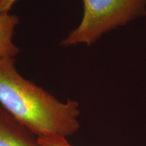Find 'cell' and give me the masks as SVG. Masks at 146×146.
Instances as JSON below:
<instances>
[{"mask_svg":"<svg viewBox=\"0 0 146 146\" xmlns=\"http://www.w3.org/2000/svg\"><path fill=\"white\" fill-rule=\"evenodd\" d=\"M79 25L61 42L62 46L90 45L109 31L145 14L146 0H83Z\"/></svg>","mask_w":146,"mask_h":146,"instance_id":"obj_2","label":"cell"},{"mask_svg":"<svg viewBox=\"0 0 146 146\" xmlns=\"http://www.w3.org/2000/svg\"><path fill=\"white\" fill-rule=\"evenodd\" d=\"M20 20L9 13L0 14V59L14 58L19 53L12 37Z\"/></svg>","mask_w":146,"mask_h":146,"instance_id":"obj_4","label":"cell"},{"mask_svg":"<svg viewBox=\"0 0 146 146\" xmlns=\"http://www.w3.org/2000/svg\"><path fill=\"white\" fill-rule=\"evenodd\" d=\"M0 105L39 139H67L80 128L78 102H62L23 77L13 58L0 59Z\"/></svg>","mask_w":146,"mask_h":146,"instance_id":"obj_1","label":"cell"},{"mask_svg":"<svg viewBox=\"0 0 146 146\" xmlns=\"http://www.w3.org/2000/svg\"><path fill=\"white\" fill-rule=\"evenodd\" d=\"M39 140L43 146H73L69 143L67 139L45 138L39 139Z\"/></svg>","mask_w":146,"mask_h":146,"instance_id":"obj_5","label":"cell"},{"mask_svg":"<svg viewBox=\"0 0 146 146\" xmlns=\"http://www.w3.org/2000/svg\"><path fill=\"white\" fill-rule=\"evenodd\" d=\"M18 0H0V14L9 13Z\"/></svg>","mask_w":146,"mask_h":146,"instance_id":"obj_6","label":"cell"},{"mask_svg":"<svg viewBox=\"0 0 146 146\" xmlns=\"http://www.w3.org/2000/svg\"><path fill=\"white\" fill-rule=\"evenodd\" d=\"M0 146H43L39 138L0 106Z\"/></svg>","mask_w":146,"mask_h":146,"instance_id":"obj_3","label":"cell"}]
</instances>
